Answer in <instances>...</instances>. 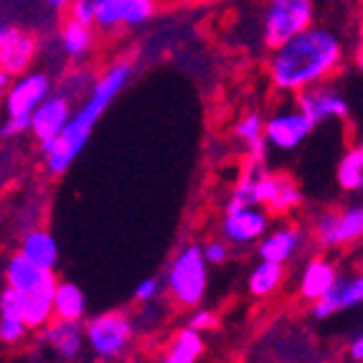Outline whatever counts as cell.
I'll return each instance as SVG.
<instances>
[{
	"label": "cell",
	"mask_w": 363,
	"mask_h": 363,
	"mask_svg": "<svg viewBox=\"0 0 363 363\" xmlns=\"http://www.w3.org/2000/svg\"><path fill=\"white\" fill-rule=\"evenodd\" d=\"M345 59L343 38L328 26H308L269 56V82L274 89L297 94L333 77Z\"/></svg>",
	"instance_id": "1"
},
{
	"label": "cell",
	"mask_w": 363,
	"mask_h": 363,
	"mask_svg": "<svg viewBox=\"0 0 363 363\" xmlns=\"http://www.w3.org/2000/svg\"><path fill=\"white\" fill-rule=\"evenodd\" d=\"M133 77V67L128 61H115L112 67H107L91 82L89 91L84 94L82 104L77 109H72L67 125L59 133V138L54 140L51 150L43 155L46 160V170L51 176H64L69 168L74 165L84 145L89 143L91 133L97 128V122L102 120V115L107 112V107L115 102V97L125 89V84Z\"/></svg>",
	"instance_id": "2"
},
{
	"label": "cell",
	"mask_w": 363,
	"mask_h": 363,
	"mask_svg": "<svg viewBox=\"0 0 363 363\" xmlns=\"http://www.w3.org/2000/svg\"><path fill=\"white\" fill-rule=\"evenodd\" d=\"M163 290L181 308H199L208 292V264L201 244H186L173 255L165 272Z\"/></svg>",
	"instance_id": "3"
},
{
	"label": "cell",
	"mask_w": 363,
	"mask_h": 363,
	"mask_svg": "<svg viewBox=\"0 0 363 363\" xmlns=\"http://www.w3.org/2000/svg\"><path fill=\"white\" fill-rule=\"evenodd\" d=\"M54 91V82L43 72H26L16 82L8 84L3 109H6V122L0 128L3 138H16V135L28 133V117L33 109Z\"/></svg>",
	"instance_id": "4"
},
{
	"label": "cell",
	"mask_w": 363,
	"mask_h": 363,
	"mask_svg": "<svg viewBox=\"0 0 363 363\" xmlns=\"http://www.w3.org/2000/svg\"><path fill=\"white\" fill-rule=\"evenodd\" d=\"M82 330H84V345L91 351V356L104 363L120 361L135 340V323L125 310L91 315L89 320L82 323Z\"/></svg>",
	"instance_id": "5"
},
{
	"label": "cell",
	"mask_w": 363,
	"mask_h": 363,
	"mask_svg": "<svg viewBox=\"0 0 363 363\" xmlns=\"http://www.w3.org/2000/svg\"><path fill=\"white\" fill-rule=\"evenodd\" d=\"M315 23V0H267L262 41L269 51Z\"/></svg>",
	"instance_id": "6"
},
{
	"label": "cell",
	"mask_w": 363,
	"mask_h": 363,
	"mask_svg": "<svg viewBox=\"0 0 363 363\" xmlns=\"http://www.w3.org/2000/svg\"><path fill=\"white\" fill-rule=\"evenodd\" d=\"M363 236V206L351 203L343 211H320L313 218V239L323 249H343Z\"/></svg>",
	"instance_id": "7"
},
{
	"label": "cell",
	"mask_w": 363,
	"mask_h": 363,
	"mask_svg": "<svg viewBox=\"0 0 363 363\" xmlns=\"http://www.w3.org/2000/svg\"><path fill=\"white\" fill-rule=\"evenodd\" d=\"M313 130L315 125L310 122V117L297 104H290V107H279L277 112L267 117L264 128H262V138H264L269 150L292 152L310 138Z\"/></svg>",
	"instance_id": "8"
},
{
	"label": "cell",
	"mask_w": 363,
	"mask_h": 363,
	"mask_svg": "<svg viewBox=\"0 0 363 363\" xmlns=\"http://www.w3.org/2000/svg\"><path fill=\"white\" fill-rule=\"evenodd\" d=\"M72 104L74 102L69 97H64L59 91H51L49 97L33 109V115L28 117V133L36 138L43 155L51 150L54 140L59 138V133L64 130V125H67L69 115H72V109H74Z\"/></svg>",
	"instance_id": "9"
},
{
	"label": "cell",
	"mask_w": 363,
	"mask_h": 363,
	"mask_svg": "<svg viewBox=\"0 0 363 363\" xmlns=\"http://www.w3.org/2000/svg\"><path fill=\"white\" fill-rule=\"evenodd\" d=\"M269 213L262 206H239L226 208L224 221H221V239L231 247H249L257 244L262 236L269 231L272 221Z\"/></svg>",
	"instance_id": "10"
},
{
	"label": "cell",
	"mask_w": 363,
	"mask_h": 363,
	"mask_svg": "<svg viewBox=\"0 0 363 363\" xmlns=\"http://www.w3.org/2000/svg\"><path fill=\"white\" fill-rule=\"evenodd\" d=\"M295 104L310 117L313 125H320V122H330V120L343 122L351 115V102L335 86L328 84V82L297 91Z\"/></svg>",
	"instance_id": "11"
},
{
	"label": "cell",
	"mask_w": 363,
	"mask_h": 363,
	"mask_svg": "<svg viewBox=\"0 0 363 363\" xmlns=\"http://www.w3.org/2000/svg\"><path fill=\"white\" fill-rule=\"evenodd\" d=\"M155 13V0H94V26L102 30L120 28V26L145 23Z\"/></svg>",
	"instance_id": "12"
},
{
	"label": "cell",
	"mask_w": 363,
	"mask_h": 363,
	"mask_svg": "<svg viewBox=\"0 0 363 363\" xmlns=\"http://www.w3.org/2000/svg\"><path fill=\"white\" fill-rule=\"evenodd\" d=\"M363 303V277L361 272L353 274H338L333 287L323 297H318L313 303V318L315 320H328L345 310H356Z\"/></svg>",
	"instance_id": "13"
},
{
	"label": "cell",
	"mask_w": 363,
	"mask_h": 363,
	"mask_svg": "<svg viewBox=\"0 0 363 363\" xmlns=\"http://www.w3.org/2000/svg\"><path fill=\"white\" fill-rule=\"evenodd\" d=\"M308 247V231L297 224H282L277 229H269L259 242H257V252L259 259L274 262V264L287 267L297 255Z\"/></svg>",
	"instance_id": "14"
},
{
	"label": "cell",
	"mask_w": 363,
	"mask_h": 363,
	"mask_svg": "<svg viewBox=\"0 0 363 363\" xmlns=\"http://www.w3.org/2000/svg\"><path fill=\"white\" fill-rule=\"evenodd\" d=\"M56 269H41L26 259L21 252L8 257L6 262V285L23 295H51L56 287Z\"/></svg>",
	"instance_id": "15"
},
{
	"label": "cell",
	"mask_w": 363,
	"mask_h": 363,
	"mask_svg": "<svg viewBox=\"0 0 363 363\" xmlns=\"http://www.w3.org/2000/svg\"><path fill=\"white\" fill-rule=\"evenodd\" d=\"M36 59V38L16 28V26H0V72L21 77Z\"/></svg>",
	"instance_id": "16"
},
{
	"label": "cell",
	"mask_w": 363,
	"mask_h": 363,
	"mask_svg": "<svg viewBox=\"0 0 363 363\" xmlns=\"http://www.w3.org/2000/svg\"><path fill=\"white\" fill-rule=\"evenodd\" d=\"M41 343L54 353L59 361L72 363L82 356L84 351V330L82 323H69V320H56L51 318L46 325L41 328Z\"/></svg>",
	"instance_id": "17"
},
{
	"label": "cell",
	"mask_w": 363,
	"mask_h": 363,
	"mask_svg": "<svg viewBox=\"0 0 363 363\" xmlns=\"http://www.w3.org/2000/svg\"><path fill=\"white\" fill-rule=\"evenodd\" d=\"M338 274H340V269L333 259H328V257H313V259L305 262L303 272H300L297 292H300L303 300L315 303L318 297H323L330 287H333Z\"/></svg>",
	"instance_id": "18"
},
{
	"label": "cell",
	"mask_w": 363,
	"mask_h": 363,
	"mask_svg": "<svg viewBox=\"0 0 363 363\" xmlns=\"http://www.w3.org/2000/svg\"><path fill=\"white\" fill-rule=\"evenodd\" d=\"M51 313L56 320L84 323L86 318V295L77 282L59 279L51 292Z\"/></svg>",
	"instance_id": "19"
},
{
	"label": "cell",
	"mask_w": 363,
	"mask_h": 363,
	"mask_svg": "<svg viewBox=\"0 0 363 363\" xmlns=\"http://www.w3.org/2000/svg\"><path fill=\"white\" fill-rule=\"evenodd\" d=\"M18 252L41 269H56L59 264V242L49 229H28L21 239Z\"/></svg>",
	"instance_id": "20"
},
{
	"label": "cell",
	"mask_w": 363,
	"mask_h": 363,
	"mask_svg": "<svg viewBox=\"0 0 363 363\" xmlns=\"http://www.w3.org/2000/svg\"><path fill=\"white\" fill-rule=\"evenodd\" d=\"M285 277H287V267L259 259L252 267V272H249V277H247L249 295L257 297V300L272 297L274 292H279V287L285 285Z\"/></svg>",
	"instance_id": "21"
},
{
	"label": "cell",
	"mask_w": 363,
	"mask_h": 363,
	"mask_svg": "<svg viewBox=\"0 0 363 363\" xmlns=\"http://www.w3.org/2000/svg\"><path fill=\"white\" fill-rule=\"evenodd\" d=\"M206 351L203 333H196L191 328H181L168 345V353L160 358V363H199V358Z\"/></svg>",
	"instance_id": "22"
},
{
	"label": "cell",
	"mask_w": 363,
	"mask_h": 363,
	"mask_svg": "<svg viewBox=\"0 0 363 363\" xmlns=\"http://www.w3.org/2000/svg\"><path fill=\"white\" fill-rule=\"evenodd\" d=\"M335 181L345 194H361L363 191V145L356 143L340 155L335 165Z\"/></svg>",
	"instance_id": "23"
},
{
	"label": "cell",
	"mask_w": 363,
	"mask_h": 363,
	"mask_svg": "<svg viewBox=\"0 0 363 363\" xmlns=\"http://www.w3.org/2000/svg\"><path fill=\"white\" fill-rule=\"evenodd\" d=\"M262 128H264V117H262L259 112H247V115L239 117V122L234 125V135L247 145L252 160L267 163L269 147H267L264 138H262Z\"/></svg>",
	"instance_id": "24"
},
{
	"label": "cell",
	"mask_w": 363,
	"mask_h": 363,
	"mask_svg": "<svg viewBox=\"0 0 363 363\" xmlns=\"http://www.w3.org/2000/svg\"><path fill=\"white\" fill-rule=\"evenodd\" d=\"M59 43L69 59H84L94 46V30H91V26H82L77 21L67 18L59 30Z\"/></svg>",
	"instance_id": "25"
},
{
	"label": "cell",
	"mask_w": 363,
	"mask_h": 363,
	"mask_svg": "<svg viewBox=\"0 0 363 363\" xmlns=\"http://www.w3.org/2000/svg\"><path fill=\"white\" fill-rule=\"evenodd\" d=\"M303 191L292 181L290 176H279V183H277V191H274L272 201H269V206H267V213L269 216H287V213L297 211V208L303 206Z\"/></svg>",
	"instance_id": "26"
},
{
	"label": "cell",
	"mask_w": 363,
	"mask_h": 363,
	"mask_svg": "<svg viewBox=\"0 0 363 363\" xmlns=\"http://www.w3.org/2000/svg\"><path fill=\"white\" fill-rule=\"evenodd\" d=\"M51 318V295H26L23 323L28 330H41Z\"/></svg>",
	"instance_id": "27"
},
{
	"label": "cell",
	"mask_w": 363,
	"mask_h": 363,
	"mask_svg": "<svg viewBox=\"0 0 363 363\" xmlns=\"http://www.w3.org/2000/svg\"><path fill=\"white\" fill-rule=\"evenodd\" d=\"M23 308H26V295L13 287H6L0 292V318H16L23 320Z\"/></svg>",
	"instance_id": "28"
},
{
	"label": "cell",
	"mask_w": 363,
	"mask_h": 363,
	"mask_svg": "<svg viewBox=\"0 0 363 363\" xmlns=\"http://www.w3.org/2000/svg\"><path fill=\"white\" fill-rule=\"evenodd\" d=\"M91 74H86V72H74V74H69V77H64V82H61V91L59 94H64V97H69L74 102V99H84V94L89 91V86H91Z\"/></svg>",
	"instance_id": "29"
},
{
	"label": "cell",
	"mask_w": 363,
	"mask_h": 363,
	"mask_svg": "<svg viewBox=\"0 0 363 363\" xmlns=\"http://www.w3.org/2000/svg\"><path fill=\"white\" fill-rule=\"evenodd\" d=\"M201 252H203L208 267H224L231 259V244L224 239H211V242L201 244Z\"/></svg>",
	"instance_id": "30"
},
{
	"label": "cell",
	"mask_w": 363,
	"mask_h": 363,
	"mask_svg": "<svg viewBox=\"0 0 363 363\" xmlns=\"http://www.w3.org/2000/svg\"><path fill=\"white\" fill-rule=\"evenodd\" d=\"M160 295H163V282L157 277H145V279H140L138 287H135L133 300L138 305H152Z\"/></svg>",
	"instance_id": "31"
},
{
	"label": "cell",
	"mask_w": 363,
	"mask_h": 363,
	"mask_svg": "<svg viewBox=\"0 0 363 363\" xmlns=\"http://www.w3.org/2000/svg\"><path fill=\"white\" fill-rule=\"evenodd\" d=\"M28 328L23 320H16V318H0V343L3 345H18L26 338Z\"/></svg>",
	"instance_id": "32"
},
{
	"label": "cell",
	"mask_w": 363,
	"mask_h": 363,
	"mask_svg": "<svg viewBox=\"0 0 363 363\" xmlns=\"http://www.w3.org/2000/svg\"><path fill=\"white\" fill-rule=\"evenodd\" d=\"M186 328L196 330V333H206V330H213L216 328V313L208 308H191V315H188Z\"/></svg>",
	"instance_id": "33"
},
{
	"label": "cell",
	"mask_w": 363,
	"mask_h": 363,
	"mask_svg": "<svg viewBox=\"0 0 363 363\" xmlns=\"http://www.w3.org/2000/svg\"><path fill=\"white\" fill-rule=\"evenodd\" d=\"M69 18L82 26H94V0H72L67 6Z\"/></svg>",
	"instance_id": "34"
},
{
	"label": "cell",
	"mask_w": 363,
	"mask_h": 363,
	"mask_svg": "<svg viewBox=\"0 0 363 363\" xmlns=\"http://www.w3.org/2000/svg\"><path fill=\"white\" fill-rule=\"evenodd\" d=\"M348 356H351L353 363H363V333L361 330L348 340Z\"/></svg>",
	"instance_id": "35"
},
{
	"label": "cell",
	"mask_w": 363,
	"mask_h": 363,
	"mask_svg": "<svg viewBox=\"0 0 363 363\" xmlns=\"http://www.w3.org/2000/svg\"><path fill=\"white\" fill-rule=\"evenodd\" d=\"M11 74L0 72V109H3V99H6V91H8V84H11Z\"/></svg>",
	"instance_id": "36"
},
{
	"label": "cell",
	"mask_w": 363,
	"mask_h": 363,
	"mask_svg": "<svg viewBox=\"0 0 363 363\" xmlns=\"http://www.w3.org/2000/svg\"><path fill=\"white\" fill-rule=\"evenodd\" d=\"M46 3H49L54 11H67V6L72 3V0H46Z\"/></svg>",
	"instance_id": "37"
},
{
	"label": "cell",
	"mask_w": 363,
	"mask_h": 363,
	"mask_svg": "<svg viewBox=\"0 0 363 363\" xmlns=\"http://www.w3.org/2000/svg\"><path fill=\"white\" fill-rule=\"evenodd\" d=\"M125 363H147V361H143V358H130V361H125Z\"/></svg>",
	"instance_id": "38"
},
{
	"label": "cell",
	"mask_w": 363,
	"mask_h": 363,
	"mask_svg": "<svg viewBox=\"0 0 363 363\" xmlns=\"http://www.w3.org/2000/svg\"><path fill=\"white\" fill-rule=\"evenodd\" d=\"M315 363H330V361H315Z\"/></svg>",
	"instance_id": "39"
}]
</instances>
